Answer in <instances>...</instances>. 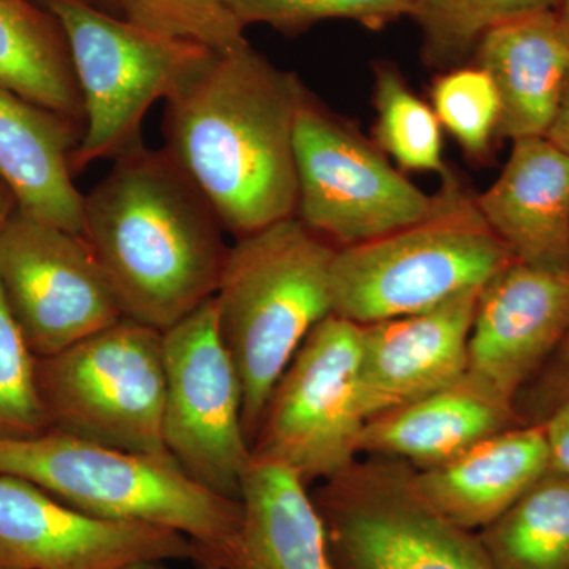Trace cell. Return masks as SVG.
<instances>
[{
    "mask_svg": "<svg viewBox=\"0 0 569 569\" xmlns=\"http://www.w3.org/2000/svg\"><path fill=\"white\" fill-rule=\"evenodd\" d=\"M193 559L192 539L179 531L91 518L26 479L0 475V569H121Z\"/></svg>",
    "mask_w": 569,
    "mask_h": 569,
    "instance_id": "obj_13",
    "label": "cell"
},
{
    "mask_svg": "<svg viewBox=\"0 0 569 569\" xmlns=\"http://www.w3.org/2000/svg\"><path fill=\"white\" fill-rule=\"evenodd\" d=\"M241 22L266 24L295 36L326 20H350L381 29L411 13V0H224Z\"/></svg>",
    "mask_w": 569,
    "mask_h": 569,
    "instance_id": "obj_28",
    "label": "cell"
},
{
    "mask_svg": "<svg viewBox=\"0 0 569 569\" xmlns=\"http://www.w3.org/2000/svg\"><path fill=\"white\" fill-rule=\"evenodd\" d=\"M549 471L545 426L526 425L479 441L449 462L415 470L413 485L443 518L481 530Z\"/></svg>",
    "mask_w": 569,
    "mask_h": 569,
    "instance_id": "obj_20",
    "label": "cell"
},
{
    "mask_svg": "<svg viewBox=\"0 0 569 569\" xmlns=\"http://www.w3.org/2000/svg\"><path fill=\"white\" fill-rule=\"evenodd\" d=\"M241 503V527L220 565L230 569H337L320 512L293 470L252 458Z\"/></svg>",
    "mask_w": 569,
    "mask_h": 569,
    "instance_id": "obj_21",
    "label": "cell"
},
{
    "mask_svg": "<svg viewBox=\"0 0 569 569\" xmlns=\"http://www.w3.org/2000/svg\"><path fill=\"white\" fill-rule=\"evenodd\" d=\"M18 209H20V206H18L13 190L10 189L9 183L0 178V231L3 230L6 223L9 222L11 216H13Z\"/></svg>",
    "mask_w": 569,
    "mask_h": 569,
    "instance_id": "obj_33",
    "label": "cell"
},
{
    "mask_svg": "<svg viewBox=\"0 0 569 569\" xmlns=\"http://www.w3.org/2000/svg\"><path fill=\"white\" fill-rule=\"evenodd\" d=\"M479 290L425 312L361 326L359 403L366 421L466 376Z\"/></svg>",
    "mask_w": 569,
    "mask_h": 569,
    "instance_id": "obj_15",
    "label": "cell"
},
{
    "mask_svg": "<svg viewBox=\"0 0 569 569\" xmlns=\"http://www.w3.org/2000/svg\"><path fill=\"white\" fill-rule=\"evenodd\" d=\"M548 138L550 141L556 142L559 148L569 153V77L567 86H565L563 97L559 111H557L556 119H553L552 127H550Z\"/></svg>",
    "mask_w": 569,
    "mask_h": 569,
    "instance_id": "obj_32",
    "label": "cell"
},
{
    "mask_svg": "<svg viewBox=\"0 0 569 569\" xmlns=\"http://www.w3.org/2000/svg\"><path fill=\"white\" fill-rule=\"evenodd\" d=\"M441 181L426 219L337 249L335 316L361 326L413 316L479 290L518 261L479 212L477 197L452 173Z\"/></svg>",
    "mask_w": 569,
    "mask_h": 569,
    "instance_id": "obj_5",
    "label": "cell"
},
{
    "mask_svg": "<svg viewBox=\"0 0 569 569\" xmlns=\"http://www.w3.org/2000/svg\"><path fill=\"white\" fill-rule=\"evenodd\" d=\"M415 468L373 456L326 479L313 503L337 569H497L478 535L419 496Z\"/></svg>",
    "mask_w": 569,
    "mask_h": 569,
    "instance_id": "obj_8",
    "label": "cell"
},
{
    "mask_svg": "<svg viewBox=\"0 0 569 569\" xmlns=\"http://www.w3.org/2000/svg\"><path fill=\"white\" fill-rule=\"evenodd\" d=\"M0 86L84 123L69 41L36 0H0Z\"/></svg>",
    "mask_w": 569,
    "mask_h": 569,
    "instance_id": "obj_22",
    "label": "cell"
},
{
    "mask_svg": "<svg viewBox=\"0 0 569 569\" xmlns=\"http://www.w3.org/2000/svg\"><path fill=\"white\" fill-rule=\"evenodd\" d=\"M84 123L0 86V178L20 211L82 234L84 194L73 182L71 156Z\"/></svg>",
    "mask_w": 569,
    "mask_h": 569,
    "instance_id": "obj_18",
    "label": "cell"
},
{
    "mask_svg": "<svg viewBox=\"0 0 569 569\" xmlns=\"http://www.w3.org/2000/svg\"><path fill=\"white\" fill-rule=\"evenodd\" d=\"M162 337L168 451L197 485L241 501L252 448L242 425L241 377L220 336L216 299L168 328Z\"/></svg>",
    "mask_w": 569,
    "mask_h": 569,
    "instance_id": "obj_11",
    "label": "cell"
},
{
    "mask_svg": "<svg viewBox=\"0 0 569 569\" xmlns=\"http://www.w3.org/2000/svg\"><path fill=\"white\" fill-rule=\"evenodd\" d=\"M475 54L500 97L497 138L548 137L569 77V40L556 11L496 26Z\"/></svg>",
    "mask_w": 569,
    "mask_h": 569,
    "instance_id": "obj_19",
    "label": "cell"
},
{
    "mask_svg": "<svg viewBox=\"0 0 569 569\" xmlns=\"http://www.w3.org/2000/svg\"><path fill=\"white\" fill-rule=\"evenodd\" d=\"M557 20H559L561 29L567 33L569 40V0H559L556 7Z\"/></svg>",
    "mask_w": 569,
    "mask_h": 569,
    "instance_id": "obj_34",
    "label": "cell"
},
{
    "mask_svg": "<svg viewBox=\"0 0 569 569\" xmlns=\"http://www.w3.org/2000/svg\"><path fill=\"white\" fill-rule=\"evenodd\" d=\"M529 425L518 403L466 373L456 383L366 421L359 451L426 470L505 430Z\"/></svg>",
    "mask_w": 569,
    "mask_h": 569,
    "instance_id": "obj_17",
    "label": "cell"
},
{
    "mask_svg": "<svg viewBox=\"0 0 569 569\" xmlns=\"http://www.w3.org/2000/svg\"><path fill=\"white\" fill-rule=\"evenodd\" d=\"M37 381L51 430L174 460L163 436L167 373L159 329L122 317L67 350L37 358Z\"/></svg>",
    "mask_w": 569,
    "mask_h": 569,
    "instance_id": "obj_7",
    "label": "cell"
},
{
    "mask_svg": "<svg viewBox=\"0 0 569 569\" xmlns=\"http://www.w3.org/2000/svg\"><path fill=\"white\" fill-rule=\"evenodd\" d=\"M0 475L26 479L91 518L179 531L192 539L193 561L219 563L241 527V501L197 485L174 460L56 430L22 440L0 438Z\"/></svg>",
    "mask_w": 569,
    "mask_h": 569,
    "instance_id": "obj_4",
    "label": "cell"
},
{
    "mask_svg": "<svg viewBox=\"0 0 569 569\" xmlns=\"http://www.w3.org/2000/svg\"><path fill=\"white\" fill-rule=\"evenodd\" d=\"M376 144L402 171L451 173L443 157V137L432 104L419 99L392 63H377L373 88Z\"/></svg>",
    "mask_w": 569,
    "mask_h": 569,
    "instance_id": "obj_24",
    "label": "cell"
},
{
    "mask_svg": "<svg viewBox=\"0 0 569 569\" xmlns=\"http://www.w3.org/2000/svg\"><path fill=\"white\" fill-rule=\"evenodd\" d=\"M61 22L84 104V134L71 156L73 174L96 160L146 148L142 121L203 73L217 51L198 41L142 28L91 0H36Z\"/></svg>",
    "mask_w": 569,
    "mask_h": 569,
    "instance_id": "obj_6",
    "label": "cell"
},
{
    "mask_svg": "<svg viewBox=\"0 0 569 569\" xmlns=\"http://www.w3.org/2000/svg\"><path fill=\"white\" fill-rule=\"evenodd\" d=\"M309 93L246 43L167 100L164 152L236 238L296 216V119Z\"/></svg>",
    "mask_w": 569,
    "mask_h": 569,
    "instance_id": "obj_1",
    "label": "cell"
},
{
    "mask_svg": "<svg viewBox=\"0 0 569 569\" xmlns=\"http://www.w3.org/2000/svg\"><path fill=\"white\" fill-rule=\"evenodd\" d=\"M569 336V268L515 261L479 290L467 372L515 400Z\"/></svg>",
    "mask_w": 569,
    "mask_h": 569,
    "instance_id": "obj_14",
    "label": "cell"
},
{
    "mask_svg": "<svg viewBox=\"0 0 569 569\" xmlns=\"http://www.w3.org/2000/svg\"><path fill=\"white\" fill-rule=\"evenodd\" d=\"M549 447V470L569 477V400L553 410L545 421Z\"/></svg>",
    "mask_w": 569,
    "mask_h": 569,
    "instance_id": "obj_31",
    "label": "cell"
},
{
    "mask_svg": "<svg viewBox=\"0 0 569 569\" xmlns=\"http://www.w3.org/2000/svg\"><path fill=\"white\" fill-rule=\"evenodd\" d=\"M336 253L296 216L230 247L213 299L220 336L241 377L250 448L277 381L309 332L335 313Z\"/></svg>",
    "mask_w": 569,
    "mask_h": 569,
    "instance_id": "obj_3",
    "label": "cell"
},
{
    "mask_svg": "<svg viewBox=\"0 0 569 569\" xmlns=\"http://www.w3.org/2000/svg\"><path fill=\"white\" fill-rule=\"evenodd\" d=\"M91 2L107 11H121V3H119V0H91Z\"/></svg>",
    "mask_w": 569,
    "mask_h": 569,
    "instance_id": "obj_36",
    "label": "cell"
},
{
    "mask_svg": "<svg viewBox=\"0 0 569 569\" xmlns=\"http://www.w3.org/2000/svg\"><path fill=\"white\" fill-rule=\"evenodd\" d=\"M194 563H197L198 569H230L212 560H198Z\"/></svg>",
    "mask_w": 569,
    "mask_h": 569,
    "instance_id": "obj_37",
    "label": "cell"
},
{
    "mask_svg": "<svg viewBox=\"0 0 569 569\" xmlns=\"http://www.w3.org/2000/svg\"><path fill=\"white\" fill-rule=\"evenodd\" d=\"M549 359V366L541 369L537 387L530 392V413L526 417L529 425H541L569 400V336Z\"/></svg>",
    "mask_w": 569,
    "mask_h": 569,
    "instance_id": "obj_30",
    "label": "cell"
},
{
    "mask_svg": "<svg viewBox=\"0 0 569 569\" xmlns=\"http://www.w3.org/2000/svg\"><path fill=\"white\" fill-rule=\"evenodd\" d=\"M361 325L326 317L279 378L252 458L293 470L305 485L356 462L366 418L359 403Z\"/></svg>",
    "mask_w": 569,
    "mask_h": 569,
    "instance_id": "obj_10",
    "label": "cell"
},
{
    "mask_svg": "<svg viewBox=\"0 0 569 569\" xmlns=\"http://www.w3.org/2000/svg\"><path fill=\"white\" fill-rule=\"evenodd\" d=\"M126 20L223 52L246 44L244 28L224 0H119Z\"/></svg>",
    "mask_w": 569,
    "mask_h": 569,
    "instance_id": "obj_29",
    "label": "cell"
},
{
    "mask_svg": "<svg viewBox=\"0 0 569 569\" xmlns=\"http://www.w3.org/2000/svg\"><path fill=\"white\" fill-rule=\"evenodd\" d=\"M477 206L520 263L569 268V153L548 137L512 141L507 164Z\"/></svg>",
    "mask_w": 569,
    "mask_h": 569,
    "instance_id": "obj_16",
    "label": "cell"
},
{
    "mask_svg": "<svg viewBox=\"0 0 569 569\" xmlns=\"http://www.w3.org/2000/svg\"><path fill=\"white\" fill-rule=\"evenodd\" d=\"M430 99L438 121L460 148L482 159L500 121V97L488 71L479 66L455 67L433 81Z\"/></svg>",
    "mask_w": 569,
    "mask_h": 569,
    "instance_id": "obj_26",
    "label": "cell"
},
{
    "mask_svg": "<svg viewBox=\"0 0 569 569\" xmlns=\"http://www.w3.org/2000/svg\"><path fill=\"white\" fill-rule=\"evenodd\" d=\"M559 0H411L410 17L422 33L429 66L455 69L490 29L556 10Z\"/></svg>",
    "mask_w": 569,
    "mask_h": 569,
    "instance_id": "obj_25",
    "label": "cell"
},
{
    "mask_svg": "<svg viewBox=\"0 0 569 569\" xmlns=\"http://www.w3.org/2000/svg\"><path fill=\"white\" fill-rule=\"evenodd\" d=\"M51 430L37 381V356L0 290V438L22 440Z\"/></svg>",
    "mask_w": 569,
    "mask_h": 569,
    "instance_id": "obj_27",
    "label": "cell"
},
{
    "mask_svg": "<svg viewBox=\"0 0 569 569\" xmlns=\"http://www.w3.org/2000/svg\"><path fill=\"white\" fill-rule=\"evenodd\" d=\"M295 159L296 217L337 249L417 223L436 206V193L408 181L376 141L312 93L296 119Z\"/></svg>",
    "mask_w": 569,
    "mask_h": 569,
    "instance_id": "obj_9",
    "label": "cell"
},
{
    "mask_svg": "<svg viewBox=\"0 0 569 569\" xmlns=\"http://www.w3.org/2000/svg\"><path fill=\"white\" fill-rule=\"evenodd\" d=\"M223 231L164 149L114 160L82 204V236L122 317L162 332L216 296L230 252Z\"/></svg>",
    "mask_w": 569,
    "mask_h": 569,
    "instance_id": "obj_2",
    "label": "cell"
},
{
    "mask_svg": "<svg viewBox=\"0 0 569 569\" xmlns=\"http://www.w3.org/2000/svg\"><path fill=\"white\" fill-rule=\"evenodd\" d=\"M497 569H569V477L548 471L479 531Z\"/></svg>",
    "mask_w": 569,
    "mask_h": 569,
    "instance_id": "obj_23",
    "label": "cell"
},
{
    "mask_svg": "<svg viewBox=\"0 0 569 569\" xmlns=\"http://www.w3.org/2000/svg\"><path fill=\"white\" fill-rule=\"evenodd\" d=\"M121 569H168V568L164 567L163 561L142 560V561H134V563L127 565V567H123Z\"/></svg>",
    "mask_w": 569,
    "mask_h": 569,
    "instance_id": "obj_35",
    "label": "cell"
},
{
    "mask_svg": "<svg viewBox=\"0 0 569 569\" xmlns=\"http://www.w3.org/2000/svg\"><path fill=\"white\" fill-rule=\"evenodd\" d=\"M0 290L37 358L67 350L122 318L84 236L20 209L0 231Z\"/></svg>",
    "mask_w": 569,
    "mask_h": 569,
    "instance_id": "obj_12",
    "label": "cell"
}]
</instances>
